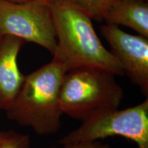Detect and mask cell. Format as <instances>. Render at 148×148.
Wrapping results in <instances>:
<instances>
[{
    "label": "cell",
    "mask_w": 148,
    "mask_h": 148,
    "mask_svg": "<svg viewBox=\"0 0 148 148\" xmlns=\"http://www.w3.org/2000/svg\"><path fill=\"white\" fill-rule=\"evenodd\" d=\"M69 71L63 59L53 55L49 63L25 76L18 95L5 110L7 117L38 135L58 132L62 114L59 94Z\"/></svg>",
    "instance_id": "obj_1"
},
{
    "label": "cell",
    "mask_w": 148,
    "mask_h": 148,
    "mask_svg": "<svg viewBox=\"0 0 148 148\" xmlns=\"http://www.w3.org/2000/svg\"><path fill=\"white\" fill-rule=\"evenodd\" d=\"M58 55L69 70L92 67L123 76L121 64L96 34L92 20L70 0H49ZM53 54V55H54Z\"/></svg>",
    "instance_id": "obj_2"
},
{
    "label": "cell",
    "mask_w": 148,
    "mask_h": 148,
    "mask_svg": "<svg viewBox=\"0 0 148 148\" xmlns=\"http://www.w3.org/2000/svg\"><path fill=\"white\" fill-rule=\"evenodd\" d=\"M123 90L114 75L92 67H78L66 73L59 94L62 114L82 120L94 112L118 108Z\"/></svg>",
    "instance_id": "obj_3"
},
{
    "label": "cell",
    "mask_w": 148,
    "mask_h": 148,
    "mask_svg": "<svg viewBox=\"0 0 148 148\" xmlns=\"http://www.w3.org/2000/svg\"><path fill=\"white\" fill-rule=\"evenodd\" d=\"M82 121L80 126L60 138L58 143L64 145L120 136L132 140L137 148H148V98L124 110L98 111Z\"/></svg>",
    "instance_id": "obj_4"
},
{
    "label": "cell",
    "mask_w": 148,
    "mask_h": 148,
    "mask_svg": "<svg viewBox=\"0 0 148 148\" xmlns=\"http://www.w3.org/2000/svg\"><path fill=\"white\" fill-rule=\"evenodd\" d=\"M7 35L34 42L54 54L57 39L49 0L25 3L0 0V38Z\"/></svg>",
    "instance_id": "obj_5"
},
{
    "label": "cell",
    "mask_w": 148,
    "mask_h": 148,
    "mask_svg": "<svg viewBox=\"0 0 148 148\" xmlns=\"http://www.w3.org/2000/svg\"><path fill=\"white\" fill-rule=\"evenodd\" d=\"M100 32L124 75L148 98V38L128 34L116 25L106 23L101 25Z\"/></svg>",
    "instance_id": "obj_6"
},
{
    "label": "cell",
    "mask_w": 148,
    "mask_h": 148,
    "mask_svg": "<svg viewBox=\"0 0 148 148\" xmlns=\"http://www.w3.org/2000/svg\"><path fill=\"white\" fill-rule=\"evenodd\" d=\"M23 42L21 38L9 35L0 38V110H5L10 106L25 80L17 64Z\"/></svg>",
    "instance_id": "obj_7"
},
{
    "label": "cell",
    "mask_w": 148,
    "mask_h": 148,
    "mask_svg": "<svg viewBox=\"0 0 148 148\" xmlns=\"http://www.w3.org/2000/svg\"><path fill=\"white\" fill-rule=\"evenodd\" d=\"M106 24L124 25L148 38V2L141 0H116L103 18Z\"/></svg>",
    "instance_id": "obj_8"
},
{
    "label": "cell",
    "mask_w": 148,
    "mask_h": 148,
    "mask_svg": "<svg viewBox=\"0 0 148 148\" xmlns=\"http://www.w3.org/2000/svg\"><path fill=\"white\" fill-rule=\"evenodd\" d=\"M73 4L87 14L91 20L103 21L111 5L116 0H70Z\"/></svg>",
    "instance_id": "obj_9"
},
{
    "label": "cell",
    "mask_w": 148,
    "mask_h": 148,
    "mask_svg": "<svg viewBox=\"0 0 148 148\" xmlns=\"http://www.w3.org/2000/svg\"><path fill=\"white\" fill-rule=\"evenodd\" d=\"M30 144L29 135L20 134L14 131H6L0 144V148H30Z\"/></svg>",
    "instance_id": "obj_10"
},
{
    "label": "cell",
    "mask_w": 148,
    "mask_h": 148,
    "mask_svg": "<svg viewBox=\"0 0 148 148\" xmlns=\"http://www.w3.org/2000/svg\"><path fill=\"white\" fill-rule=\"evenodd\" d=\"M63 148H110L108 144L103 143L100 140L91 142H82V143L68 144L64 145Z\"/></svg>",
    "instance_id": "obj_11"
},
{
    "label": "cell",
    "mask_w": 148,
    "mask_h": 148,
    "mask_svg": "<svg viewBox=\"0 0 148 148\" xmlns=\"http://www.w3.org/2000/svg\"><path fill=\"white\" fill-rule=\"evenodd\" d=\"M8 1H12V2H14V3H25V2H28V1H40V0H8Z\"/></svg>",
    "instance_id": "obj_12"
},
{
    "label": "cell",
    "mask_w": 148,
    "mask_h": 148,
    "mask_svg": "<svg viewBox=\"0 0 148 148\" xmlns=\"http://www.w3.org/2000/svg\"><path fill=\"white\" fill-rule=\"evenodd\" d=\"M5 132H6V131H0V144H1V141H2L3 138H4Z\"/></svg>",
    "instance_id": "obj_13"
},
{
    "label": "cell",
    "mask_w": 148,
    "mask_h": 148,
    "mask_svg": "<svg viewBox=\"0 0 148 148\" xmlns=\"http://www.w3.org/2000/svg\"><path fill=\"white\" fill-rule=\"evenodd\" d=\"M141 1H145V2H148V0H141Z\"/></svg>",
    "instance_id": "obj_14"
}]
</instances>
